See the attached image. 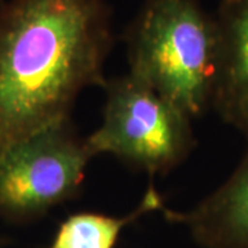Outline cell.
Instances as JSON below:
<instances>
[{
	"label": "cell",
	"instance_id": "cell-1",
	"mask_svg": "<svg viewBox=\"0 0 248 248\" xmlns=\"http://www.w3.org/2000/svg\"><path fill=\"white\" fill-rule=\"evenodd\" d=\"M113 46L109 0H9L0 6V156L71 119L104 87Z\"/></svg>",
	"mask_w": 248,
	"mask_h": 248
},
{
	"label": "cell",
	"instance_id": "cell-2",
	"mask_svg": "<svg viewBox=\"0 0 248 248\" xmlns=\"http://www.w3.org/2000/svg\"><path fill=\"white\" fill-rule=\"evenodd\" d=\"M124 40L133 78L192 119L213 108L219 35L199 0H146Z\"/></svg>",
	"mask_w": 248,
	"mask_h": 248
},
{
	"label": "cell",
	"instance_id": "cell-3",
	"mask_svg": "<svg viewBox=\"0 0 248 248\" xmlns=\"http://www.w3.org/2000/svg\"><path fill=\"white\" fill-rule=\"evenodd\" d=\"M102 89V122L84 138L93 157L110 155L153 177L172 171L195 149L192 117L130 73Z\"/></svg>",
	"mask_w": 248,
	"mask_h": 248
},
{
	"label": "cell",
	"instance_id": "cell-4",
	"mask_svg": "<svg viewBox=\"0 0 248 248\" xmlns=\"http://www.w3.org/2000/svg\"><path fill=\"white\" fill-rule=\"evenodd\" d=\"M93 156L71 119L0 156V217L28 222L79 195Z\"/></svg>",
	"mask_w": 248,
	"mask_h": 248
},
{
	"label": "cell",
	"instance_id": "cell-5",
	"mask_svg": "<svg viewBox=\"0 0 248 248\" xmlns=\"http://www.w3.org/2000/svg\"><path fill=\"white\" fill-rule=\"evenodd\" d=\"M161 214L186 228L197 247L248 248V149L229 178L195 207H166Z\"/></svg>",
	"mask_w": 248,
	"mask_h": 248
},
{
	"label": "cell",
	"instance_id": "cell-6",
	"mask_svg": "<svg viewBox=\"0 0 248 248\" xmlns=\"http://www.w3.org/2000/svg\"><path fill=\"white\" fill-rule=\"evenodd\" d=\"M214 17L219 65L213 109L248 140V0H221Z\"/></svg>",
	"mask_w": 248,
	"mask_h": 248
},
{
	"label": "cell",
	"instance_id": "cell-7",
	"mask_svg": "<svg viewBox=\"0 0 248 248\" xmlns=\"http://www.w3.org/2000/svg\"><path fill=\"white\" fill-rule=\"evenodd\" d=\"M166 208L164 197L151 185L133 211L125 215L79 211L60 223L48 248H117L125 228L152 213Z\"/></svg>",
	"mask_w": 248,
	"mask_h": 248
}]
</instances>
